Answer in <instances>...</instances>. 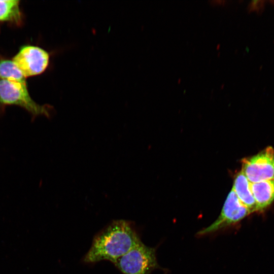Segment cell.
<instances>
[{"label": "cell", "mask_w": 274, "mask_h": 274, "mask_svg": "<svg viewBox=\"0 0 274 274\" xmlns=\"http://www.w3.org/2000/svg\"><path fill=\"white\" fill-rule=\"evenodd\" d=\"M142 241L130 221H113L93 237L90 249L82 261L93 264L101 261L113 264Z\"/></svg>", "instance_id": "obj_1"}, {"label": "cell", "mask_w": 274, "mask_h": 274, "mask_svg": "<svg viewBox=\"0 0 274 274\" xmlns=\"http://www.w3.org/2000/svg\"><path fill=\"white\" fill-rule=\"evenodd\" d=\"M19 106L28 112L33 118L39 116L50 118L53 107L40 105L30 96L26 83L0 79V107Z\"/></svg>", "instance_id": "obj_2"}, {"label": "cell", "mask_w": 274, "mask_h": 274, "mask_svg": "<svg viewBox=\"0 0 274 274\" xmlns=\"http://www.w3.org/2000/svg\"><path fill=\"white\" fill-rule=\"evenodd\" d=\"M114 264L122 274H150L159 267L155 249L142 242L119 258Z\"/></svg>", "instance_id": "obj_3"}, {"label": "cell", "mask_w": 274, "mask_h": 274, "mask_svg": "<svg viewBox=\"0 0 274 274\" xmlns=\"http://www.w3.org/2000/svg\"><path fill=\"white\" fill-rule=\"evenodd\" d=\"M50 53L39 46H22L12 60L26 78L43 73L50 64Z\"/></svg>", "instance_id": "obj_4"}, {"label": "cell", "mask_w": 274, "mask_h": 274, "mask_svg": "<svg viewBox=\"0 0 274 274\" xmlns=\"http://www.w3.org/2000/svg\"><path fill=\"white\" fill-rule=\"evenodd\" d=\"M251 213L238 199L232 189L224 202L218 218L210 226L198 232L199 235L215 232L235 224Z\"/></svg>", "instance_id": "obj_5"}, {"label": "cell", "mask_w": 274, "mask_h": 274, "mask_svg": "<svg viewBox=\"0 0 274 274\" xmlns=\"http://www.w3.org/2000/svg\"><path fill=\"white\" fill-rule=\"evenodd\" d=\"M242 171L251 183L274 180V149L267 147L242 160Z\"/></svg>", "instance_id": "obj_6"}, {"label": "cell", "mask_w": 274, "mask_h": 274, "mask_svg": "<svg viewBox=\"0 0 274 274\" xmlns=\"http://www.w3.org/2000/svg\"><path fill=\"white\" fill-rule=\"evenodd\" d=\"M232 189L251 213L257 211L256 202L251 189V182L242 170L235 175Z\"/></svg>", "instance_id": "obj_7"}, {"label": "cell", "mask_w": 274, "mask_h": 274, "mask_svg": "<svg viewBox=\"0 0 274 274\" xmlns=\"http://www.w3.org/2000/svg\"><path fill=\"white\" fill-rule=\"evenodd\" d=\"M251 189L257 211L265 209L274 200V180L251 183Z\"/></svg>", "instance_id": "obj_8"}, {"label": "cell", "mask_w": 274, "mask_h": 274, "mask_svg": "<svg viewBox=\"0 0 274 274\" xmlns=\"http://www.w3.org/2000/svg\"><path fill=\"white\" fill-rule=\"evenodd\" d=\"M22 13L20 1L17 0H0V22H10L20 24Z\"/></svg>", "instance_id": "obj_9"}, {"label": "cell", "mask_w": 274, "mask_h": 274, "mask_svg": "<svg viewBox=\"0 0 274 274\" xmlns=\"http://www.w3.org/2000/svg\"><path fill=\"white\" fill-rule=\"evenodd\" d=\"M0 79L26 83V79L12 60L0 57Z\"/></svg>", "instance_id": "obj_10"}, {"label": "cell", "mask_w": 274, "mask_h": 274, "mask_svg": "<svg viewBox=\"0 0 274 274\" xmlns=\"http://www.w3.org/2000/svg\"><path fill=\"white\" fill-rule=\"evenodd\" d=\"M264 1H253L249 4L248 10L249 12L256 11L258 13H262L264 8Z\"/></svg>", "instance_id": "obj_11"}, {"label": "cell", "mask_w": 274, "mask_h": 274, "mask_svg": "<svg viewBox=\"0 0 274 274\" xmlns=\"http://www.w3.org/2000/svg\"><path fill=\"white\" fill-rule=\"evenodd\" d=\"M226 1L224 0H215V1H210V3L212 5H223L225 4V2Z\"/></svg>", "instance_id": "obj_12"}]
</instances>
